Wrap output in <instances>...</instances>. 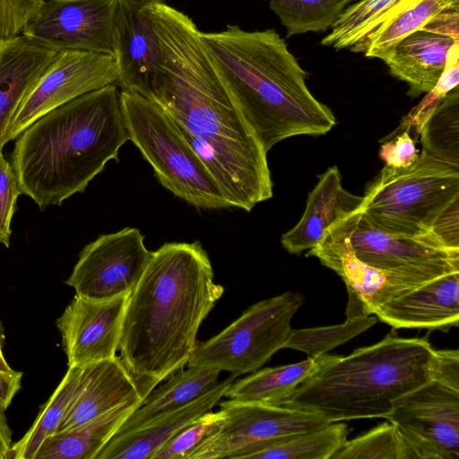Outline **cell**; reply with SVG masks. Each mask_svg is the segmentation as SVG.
Returning <instances> with one entry per match:
<instances>
[{
  "instance_id": "cell-1",
  "label": "cell",
  "mask_w": 459,
  "mask_h": 459,
  "mask_svg": "<svg viewBox=\"0 0 459 459\" xmlns=\"http://www.w3.org/2000/svg\"><path fill=\"white\" fill-rule=\"evenodd\" d=\"M150 9L161 54L150 100L173 119L230 207L250 212L273 196L267 152L220 79L193 20L161 2Z\"/></svg>"
},
{
  "instance_id": "cell-2",
  "label": "cell",
  "mask_w": 459,
  "mask_h": 459,
  "mask_svg": "<svg viewBox=\"0 0 459 459\" xmlns=\"http://www.w3.org/2000/svg\"><path fill=\"white\" fill-rule=\"evenodd\" d=\"M213 278L199 241L165 243L152 251L128 296L118 347L143 398L187 365L200 325L224 292Z\"/></svg>"
},
{
  "instance_id": "cell-3",
  "label": "cell",
  "mask_w": 459,
  "mask_h": 459,
  "mask_svg": "<svg viewBox=\"0 0 459 459\" xmlns=\"http://www.w3.org/2000/svg\"><path fill=\"white\" fill-rule=\"evenodd\" d=\"M201 39L220 79L268 151L297 135H322L336 124L331 108L308 90L307 74L273 29L227 25Z\"/></svg>"
},
{
  "instance_id": "cell-4",
  "label": "cell",
  "mask_w": 459,
  "mask_h": 459,
  "mask_svg": "<svg viewBox=\"0 0 459 459\" xmlns=\"http://www.w3.org/2000/svg\"><path fill=\"white\" fill-rule=\"evenodd\" d=\"M128 140L120 91L109 84L31 123L17 137L11 164L22 194L43 211L83 192Z\"/></svg>"
},
{
  "instance_id": "cell-5",
  "label": "cell",
  "mask_w": 459,
  "mask_h": 459,
  "mask_svg": "<svg viewBox=\"0 0 459 459\" xmlns=\"http://www.w3.org/2000/svg\"><path fill=\"white\" fill-rule=\"evenodd\" d=\"M436 350L426 338L385 336L320 368L278 405L316 413L330 423L385 418L396 401L432 379Z\"/></svg>"
},
{
  "instance_id": "cell-6",
  "label": "cell",
  "mask_w": 459,
  "mask_h": 459,
  "mask_svg": "<svg viewBox=\"0 0 459 459\" xmlns=\"http://www.w3.org/2000/svg\"><path fill=\"white\" fill-rule=\"evenodd\" d=\"M362 197L360 210L374 227L397 236H424L459 197V168L422 151L410 167L385 165Z\"/></svg>"
},
{
  "instance_id": "cell-7",
  "label": "cell",
  "mask_w": 459,
  "mask_h": 459,
  "mask_svg": "<svg viewBox=\"0 0 459 459\" xmlns=\"http://www.w3.org/2000/svg\"><path fill=\"white\" fill-rule=\"evenodd\" d=\"M129 140L152 167L160 183L178 198L202 209L229 208L216 182L157 103L120 91Z\"/></svg>"
},
{
  "instance_id": "cell-8",
  "label": "cell",
  "mask_w": 459,
  "mask_h": 459,
  "mask_svg": "<svg viewBox=\"0 0 459 459\" xmlns=\"http://www.w3.org/2000/svg\"><path fill=\"white\" fill-rule=\"evenodd\" d=\"M303 296L287 291L258 301L221 333L197 342L187 366L228 371L236 377L252 373L283 349L290 321Z\"/></svg>"
},
{
  "instance_id": "cell-9",
  "label": "cell",
  "mask_w": 459,
  "mask_h": 459,
  "mask_svg": "<svg viewBox=\"0 0 459 459\" xmlns=\"http://www.w3.org/2000/svg\"><path fill=\"white\" fill-rule=\"evenodd\" d=\"M224 421L220 432L189 459L249 457L290 437L318 429L330 422L298 408L235 399L219 402Z\"/></svg>"
},
{
  "instance_id": "cell-10",
  "label": "cell",
  "mask_w": 459,
  "mask_h": 459,
  "mask_svg": "<svg viewBox=\"0 0 459 459\" xmlns=\"http://www.w3.org/2000/svg\"><path fill=\"white\" fill-rule=\"evenodd\" d=\"M355 256L381 271L426 283L459 272V251L445 248L429 234L397 236L371 225L360 208L336 222Z\"/></svg>"
},
{
  "instance_id": "cell-11",
  "label": "cell",
  "mask_w": 459,
  "mask_h": 459,
  "mask_svg": "<svg viewBox=\"0 0 459 459\" xmlns=\"http://www.w3.org/2000/svg\"><path fill=\"white\" fill-rule=\"evenodd\" d=\"M409 459H459V391L434 379L398 399L385 417Z\"/></svg>"
},
{
  "instance_id": "cell-12",
  "label": "cell",
  "mask_w": 459,
  "mask_h": 459,
  "mask_svg": "<svg viewBox=\"0 0 459 459\" xmlns=\"http://www.w3.org/2000/svg\"><path fill=\"white\" fill-rule=\"evenodd\" d=\"M152 255L137 228L103 234L83 247L65 283L76 295L92 299L129 295Z\"/></svg>"
},
{
  "instance_id": "cell-13",
  "label": "cell",
  "mask_w": 459,
  "mask_h": 459,
  "mask_svg": "<svg viewBox=\"0 0 459 459\" xmlns=\"http://www.w3.org/2000/svg\"><path fill=\"white\" fill-rule=\"evenodd\" d=\"M116 82L113 55L82 50L58 52L13 117L4 137V145L50 110Z\"/></svg>"
},
{
  "instance_id": "cell-14",
  "label": "cell",
  "mask_w": 459,
  "mask_h": 459,
  "mask_svg": "<svg viewBox=\"0 0 459 459\" xmlns=\"http://www.w3.org/2000/svg\"><path fill=\"white\" fill-rule=\"evenodd\" d=\"M117 0H45L22 35L42 48L114 54Z\"/></svg>"
},
{
  "instance_id": "cell-15",
  "label": "cell",
  "mask_w": 459,
  "mask_h": 459,
  "mask_svg": "<svg viewBox=\"0 0 459 459\" xmlns=\"http://www.w3.org/2000/svg\"><path fill=\"white\" fill-rule=\"evenodd\" d=\"M306 255L317 257L323 265L334 271L346 284L347 319L375 314L384 304L425 284L359 261L336 222L326 230L321 243Z\"/></svg>"
},
{
  "instance_id": "cell-16",
  "label": "cell",
  "mask_w": 459,
  "mask_h": 459,
  "mask_svg": "<svg viewBox=\"0 0 459 459\" xmlns=\"http://www.w3.org/2000/svg\"><path fill=\"white\" fill-rule=\"evenodd\" d=\"M150 0H117L113 48L121 91L151 99L160 67V40Z\"/></svg>"
},
{
  "instance_id": "cell-17",
  "label": "cell",
  "mask_w": 459,
  "mask_h": 459,
  "mask_svg": "<svg viewBox=\"0 0 459 459\" xmlns=\"http://www.w3.org/2000/svg\"><path fill=\"white\" fill-rule=\"evenodd\" d=\"M128 296L92 299L75 294L56 320L68 367L117 356Z\"/></svg>"
},
{
  "instance_id": "cell-18",
  "label": "cell",
  "mask_w": 459,
  "mask_h": 459,
  "mask_svg": "<svg viewBox=\"0 0 459 459\" xmlns=\"http://www.w3.org/2000/svg\"><path fill=\"white\" fill-rule=\"evenodd\" d=\"M236 378L230 375L188 403L160 415L143 426L113 436L96 459H152L177 433L212 409Z\"/></svg>"
},
{
  "instance_id": "cell-19",
  "label": "cell",
  "mask_w": 459,
  "mask_h": 459,
  "mask_svg": "<svg viewBox=\"0 0 459 459\" xmlns=\"http://www.w3.org/2000/svg\"><path fill=\"white\" fill-rule=\"evenodd\" d=\"M394 328L442 330L459 323V272L437 277L394 299L375 314Z\"/></svg>"
},
{
  "instance_id": "cell-20",
  "label": "cell",
  "mask_w": 459,
  "mask_h": 459,
  "mask_svg": "<svg viewBox=\"0 0 459 459\" xmlns=\"http://www.w3.org/2000/svg\"><path fill=\"white\" fill-rule=\"evenodd\" d=\"M362 202V196L343 188L339 169L328 168L318 176V182L308 194L299 222L281 236V245L296 255L316 247L332 225L359 209Z\"/></svg>"
},
{
  "instance_id": "cell-21",
  "label": "cell",
  "mask_w": 459,
  "mask_h": 459,
  "mask_svg": "<svg viewBox=\"0 0 459 459\" xmlns=\"http://www.w3.org/2000/svg\"><path fill=\"white\" fill-rule=\"evenodd\" d=\"M58 52L42 48L23 35L3 42L0 56V152L15 112Z\"/></svg>"
},
{
  "instance_id": "cell-22",
  "label": "cell",
  "mask_w": 459,
  "mask_h": 459,
  "mask_svg": "<svg viewBox=\"0 0 459 459\" xmlns=\"http://www.w3.org/2000/svg\"><path fill=\"white\" fill-rule=\"evenodd\" d=\"M455 42L459 41L421 29L401 39L378 58L394 77L408 84V94L417 97L436 85Z\"/></svg>"
},
{
  "instance_id": "cell-23",
  "label": "cell",
  "mask_w": 459,
  "mask_h": 459,
  "mask_svg": "<svg viewBox=\"0 0 459 459\" xmlns=\"http://www.w3.org/2000/svg\"><path fill=\"white\" fill-rule=\"evenodd\" d=\"M134 399L143 398L119 356L96 362L84 390L58 431L86 423Z\"/></svg>"
},
{
  "instance_id": "cell-24",
  "label": "cell",
  "mask_w": 459,
  "mask_h": 459,
  "mask_svg": "<svg viewBox=\"0 0 459 459\" xmlns=\"http://www.w3.org/2000/svg\"><path fill=\"white\" fill-rule=\"evenodd\" d=\"M142 401L130 400L86 423L56 432L43 441L34 459H96Z\"/></svg>"
},
{
  "instance_id": "cell-25",
  "label": "cell",
  "mask_w": 459,
  "mask_h": 459,
  "mask_svg": "<svg viewBox=\"0 0 459 459\" xmlns=\"http://www.w3.org/2000/svg\"><path fill=\"white\" fill-rule=\"evenodd\" d=\"M221 372L192 366L176 371L143 399L115 435L137 429L195 400L218 384Z\"/></svg>"
},
{
  "instance_id": "cell-26",
  "label": "cell",
  "mask_w": 459,
  "mask_h": 459,
  "mask_svg": "<svg viewBox=\"0 0 459 459\" xmlns=\"http://www.w3.org/2000/svg\"><path fill=\"white\" fill-rule=\"evenodd\" d=\"M93 364L68 367L60 384L41 407L31 427L20 440L12 445L7 459H34L43 441L58 431L84 390Z\"/></svg>"
},
{
  "instance_id": "cell-27",
  "label": "cell",
  "mask_w": 459,
  "mask_h": 459,
  "mask_svg": "<svg viewBox=\"0 0 459 459\" xmlns=\"http://www.w3.org/2000/svg\"><path fill=\"white\" fill-rule=\"evenodd\" d=\"M325 354L284 366L266 368L233 382L224 396L278 405L322 365Z\"/></svg>"
},
{
  "instance_id": "cell-28",
  "label": "cell",
  "mask_w": 459,
  "mask_h": 459,
  "mask_svg": "<svg viewBox=\"0 0 459 459\" xmlns=\"http://www.w3.org/2000/svg\"><path fill=\"white\" fill-rule=\"evenodd\" d=\"M445 10H459V0H416L364 39L351 46L354 52L378 58L411 33L421 30L432 17Z\"/></svg>"
},
{
  "instance_id": "cell-29",
  "label": "cell",
  "mask_w": 459,
  "mask_h": 459,
  "mask_svg": "<svg viewBox=\"0 0 459 459\" xmlns=\"http://www.w3.org/2000/svg\"><path fill=\"white\" fill-rule=\"evenodd\" d=\"M416 0H360L344 9L322 39L334 49L351 48Z\"/></svg>"
},
{
  "instance_id": "cell-30",
  "label": "cell",
  "mask_w": 459,
  "mask_h": 459,
  "mask_svg": "<svg viewBox=\"0 0 459 459\" xmlns=\"http://www.w3.org/2000/svg\"><path fill=\"white\" fill-rule=\"evenodd\" d=\"M419 134L424 152L459 168V91H451L422 125Z\"/></svg>"
},
{
  "instance_id": "cell-31",
  "label": "cell",
  "mask_w": 459,
  "mask_h": 459,
  "mask_svg": "<svg viewBox=\"0 0 459 459\" xmlns=\"http://www.w3.org/2000/svg\"><path fill=\"white\" fill-rule=\"evenodd\" d=\"M344 423L332 422L280 441L253 454L249 459H331L347 440Z\"/></svg>"
},
{
  "instance_id": "cell-32",
  "label": "cell",
  "mask_w": 459,
  "mask_h": 459,
  "mask_svg": "<svg viewBox=\"0 0 459 459\" xmlns=\"http://www.w3.org/2000/svg\"><path fill=\"white\" fill-rule=\"evenodd\" d=\"M351 0H271L270 8L287 30V37L326 30Z\"/></svg>"
},
{
  "instance_id": "cell-33",
  "label": "cell",
  "mask_w": 459,
  "mask_h": 459,
  "mask_svg": "<svg viewBox=\"0 0 459 459\" xmlns=\"http://www.w3.org/2000/svg\"><path fill=\"white\" fill-rule=\"evenodd\" d=\"M377 316L346 319L342 324L292 330L284 348L303 351L316 358L365 332L377 322Z\"/></svg>"
},
{
  "instance_id": "cell-34",
  "label": "cell",
  "mask_w": 459,
  "mask_h": 459,
  "mask_svg": "<svg viewBox=\"0 0 459 459\" xmlns=\"http://www.w3.org/2000/svg\"><path fill=\"white\" fill-rule=\"evenodd\" d=\"M331 459H409L406 446L394 424L384 422L346 440Z\"/></svg>"
},
{
  "instance_id": "cell-35",
  "label": "cell",
  "mask_w": 459,
  "mask_h": 459,
  "mask_svg": "<svg viewBox=\"0 0 459 459\" xmlns=\"http://www.w3.org/2000/svg\"><path fill=\"white\" fill-rule=\"evenodd\" d=\"M224 415L209 411L186 426L167 442L152 459H189L190 455L221 429Z\"/></svg>"
},
{
  "instance_id": "cell-36",
  "label": "cell",
  "mask_w": 459,
  "mask_h": 459,
  "mask_svg": "<svg viewBox=\"0 0 459 459\" xmlns=\"http://www.w3.org/2000/svg\"><path fill=\"white\" fill-rule=\"evenodd\" d=\"M459 83V62L449 60L436 85L427 92L424 99L403 117L400 128L411 130L414 128L419 134L422 125L443 101L446 96L458 87Z\"/></svg>"
},
{
  "instance_id": "cell-37",
  "label": "cell",
  "mask_w": 459,
  "mask_h": 459,
  "mask_svg": "<svg viewBox=\"0 0 459 459\" xmlns=\"http://www.w3.org/2000/svg\"><path fill=\"white\" fill-rule=\"evenodd\" d=\"M21 194L12 164L0 152V243L6 247L10 246L11 221Z\"/></svg>"
},
{
  "instance_id": "cell-38",
  "label": "cell",
  "mask_w": 459,
  "mask_h": 459,
  "mask_svg": "<svg viewBox=\"0 0 459 459\" xmlns=\"http://www.w3.org/2000/svg\"><path fill=\"white\" fill-rule=\"evenodd\" d=\"M45 0H0V42L22 33Z\"/></svg>"
},
{
  "instance_id": "cell-39",
  "label": "cell",
  "mask_w": 459,
  "mask_h": 459,
  "mask_svg": "<svg viewBox=\"0 0 459 459\" xmlns=\"http://www.w3.org/2000/svg\"><path fill=\"white\" fill-rule=\"evenodd\" d=\"M429 235L445 248L459 251V197L439 213Z\"/></svg>"
},
{
  "instance_id": "cell-40",
  "label": "cell",
  "mask_w": 459,
  "mask_h": 459,
  "mask_svg": "<svg viewBox=\"0 0 459 459\" xmlns=\"http://www.w3.org/2000/svg\"><path fill=\"white\" fill-rule=\"evenodd\" d=\"M409 130H403L394 139L381 145L379 157L385 165L392 168H407L420 157L419 150Z\"/></svg>"
},
{
  "instance_id": "cell-41",
  "label": "cell",
  "mask_w": 459,
  "mask_h": 459,
  "mask_svg": "<svg viewBox=\"0 0 459 459\" xmlns=\"http://www.w3.org/2000/svg\"><path fill=\"white\" fill-rule=\"evenodd\" d=\"M432 379L459 391V351L436 350Z\"/></svg>"
},
{
  "instance_id": "cell-42",
  "label": "cell",
  "mask_w": 459,
  "mask_h": 459,
  "mask_svg": "<svg viewBox=\"0 0 459 459\" xmlns=\"http://www.w3.org/2000/svg\"><path fill=\"white\" fill-rule=\"evenodd\" d=\"M459 41V10H445L436 14L422 28Z\"/></svg>"
},
{
  "instance_id": "cell-43",
  "label": "cell",
  "mask_w": 459,
  "mask_h": 459,
  "mask_svg": "<svg viewBox=\"0 0 459 459\" xmlns=\"http://www.w3.org/2000/svg\"><path fill=\"white\" fill-rule=\"evenodd\" d=\"M23 373L0 370V408L4 411L11 405L13 399L21 388Z\"/></svg>"
},
{
  "instance_id": "cell-44",
  "label": "cell",
  "mask_w": 459,
  "mask_h": 459,
  "mask_svg": "<svg viewBox=\"0 0 459 459\" xmlns=\"http://www.w3.org/2000/svg\"><path fill=\"white\" fill-rule=\"evenodd\" d=\"M13 432L9 426L4 411L0 408V459H7L13 445Z\"/></svg>"
},
{
  "instance_id": "cell-45",
  "label": "cell",
  "mask_w": 459,
  "mask_h": 459,
  "mask_svg": "<svg viewBox=\"0 0 459 459\" xmlns=\"http://www.w3.org/2000/svg\"><path fill=\"white\" fill-rule=\"evenodd\" d=\"M0 370H3V371L12 370L11 367L9 366V364L7 363V361L5 360V359L3 355L1 344H0Z\"/></svg>"
},
{
  "instance_id": "cell-46",
  "label": "cell",
  "mask_w": 459,
  "mask_h": 459,
  "mask_svg": "<svg viewBox=\"0 0 459 459\" xmlns=\"http://www.w3.org/2000/svg\"><path fill=\"white\" fill-rule=\"evenodd\" d=\"M150 1H152V2H161V3H165L166 1L168 0H150Z\"/></svg>"
},
{
  "instance_id": "cell-47",
  "label": "cell",
  "mask_w": 459,
  "mask_h": 459,
  "mask_svg": "<svg viewBox=\"0 0 459 459\" xmlns=\"http://www.w3.org/2000/svg\"><path fill=\"white\" fill-rule=\"evenodd\" d=\"M2 44H3V42H0V56H1V53H2Z\"/></svg>"
}]
</instances>
